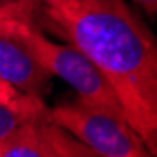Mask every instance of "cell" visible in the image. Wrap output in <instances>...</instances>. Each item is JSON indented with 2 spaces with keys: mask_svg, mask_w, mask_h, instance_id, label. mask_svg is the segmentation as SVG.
I'll return each instance as SVG.
<instances>
[{
  "mask_svg": "<svg viewBox=\"0 0 157 157\" xmlns=\"http://www.w3.org/2000/svg\"><path fill=\"white\" fill-rule=\"evenodd\" d=\"M49 117L57 125L91 148L97 157H150L144 140L127 119L106 108L83 102L59 104L49 108Z\"/></svg>",
  "mask_w": 157,
  "mask_h": 157,
  "instance_id": "3",
  "label": "cell"
},
{
  "mask_svg": "<svg viewBox=\"0 0 157 157\" xmlns=\"http://www.w3.org/2000/svg\"><path fill=\"white\" fill-rule=\"evenodd\" d=\"M0 102L10 104V106H34L44 102V98L34 97V95H27L17 91L15 87L6 83L4 80H0Z\"/></svg>",
  "mask_w": 157,
  "mask_h": 157,
  "instance_id": "7",
  "label": "cell"
},
{
  "mask_svg": "<svg viewBox=\"0 0 157 157\" xmlns=\"http://www.w3.org/2000/svg\"><path fill=\"white\" fill-rule=\"evenodd\" d=\"M44 116H49V108L46 106V102L34 106H10L0 102V142L10 136L27 119H36Z\"/></svg>",
  "mask_w": 157,
  "mask_h": 157,
  "instance_id": "6",
  "label": "cell"
},
{
  "mask_svg": "<svg viewBox=\"0 0 157 157\" xmlns=\"http://www.w3.org/2000/svg\"><path fill=\"white\" fill-rule=\"evenodd\" d=\"M42 15L95 63L127 123L157 157V38L123 0H78Z\"/></svg>",
  "mask_w": 157,
  "mask_h": 157,
  "instance_id": "1",
  "label": "cell"
},
{
  "mask_svg": "<svg viewBox=\"0 0 157 157\" xmlns=\"http://www.w3.org/2000/svg\"><path fill=\"white\" fill-rule=\"evenodd\" d=\"M25 2L32 4V6H38L42 10H59V8H64V6H70L78 0H25Z\"/></svg>",
  "mask_w": 157,
  "mask_h": 157,
  "instance_id": "8",
  "label": "cell"
},
{
  "mask_svg": "<svg viewBox=\"0 0 157 157\" xmlns=\"http://www.w3.org/2000/svg\"><path fill=\"white\" fill-rule=\"evenodd\" d=\"M0 157H97L91 148L51 121L27 119L0 142Z\"/></svg>",
  "mask_w": 157,
  "mask_h": 157,
  "instance_id": "4",
  "label": "cell"
},
{
  "mask_svg": "<svg viewBox=\"0 0 157 157\" xmlns=\"http://www.w3.org/2000/svg\"><path fill=\"white\" fill-rule=\"evenodd\" d=\"M40 12L42 8L19 0L0 12V29L15 34L51 76L72 85L80 100L123 116L116 93L95 63L74 44H55L42 32V27L36 23Z\"/></svg>",
  "mask_w": 157,
  "mask_h": 157,
  "instance_id": "2",
  "label": "cell"
},
{
  "mask_svg": "<svg viewBox=\"0 0 157 157\" xmlns=\"http://www.w3.org/2000/svg\"><path fill=\"white\" fill-rule=\"evenodd\" d=\"M136 6H140L148 15L155 17L157 15V0H132Z\"/></svg>",
  "mask_w": 157,
  "mask_h": 157,
  "instance_id": "9",
  "label": "cell"
},
{
  "mask_svg": "<svg viewBox=\"0 0 157 157\" xmlns=\"http://www.w3.org/2000/svg\"><path fill=\"white\" fill-rule=\"evenodd\" d=\"M19 0H0V12H4L6 8H10V6H13V4H17Z\"/></svg>",
  "mask_w": 157,
  "mask_h": 157,
  "instance_id": "10",
  "label": "cell"
},
{
  "mask_svg": "<svg viewBox=\"0 0 157 157\" xmlns=\"http://www.w3.org/2000/svg\"><path fill=\"white\" fill-rule=\"evenodd\" d=\"M0 80L21 93L44 98L51 74L15 34L0 29Z\"/></svg>",
  "mask_w": 157,
  "mask_h": 157,
  "instance_id": "5",
  "label": "cell"
}]
</instances>
